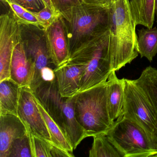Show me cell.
<instances>
[{"label": "cell", "mask_w": 157, "mask_h": 157, "mask_svg": "<svg viewBox=\"0 0 157 157\" xmlns=\"http://www.w3.org/2000/svg\"><path fill=\"white\" fill-rule=\"evenodd\" d=\"M7 3L12 2L18 4L33 12H39L45 7L42 0H2Z\"/></svg>", "instance_id": "4316f807"}, {"label": "cell", "mask_w": 157, "mask_h": 157, "mask_svg": "<svg viewBox=\"0 0 157 157\" xmlns=\"http://www.w3.org/2000/svg\"><path fill=\"white\" fill-rule=\"evenodd\" d=\"M108 10L85 1L73 11L68 21L65 20L70 55L92 37L108 30Z\"/></svg>", "instance_id": "5b68a950"}, {"label": "cell", "mask_w": 157, "mask_h": 157, "mask_svg": "<svg viewBox=\"0 0 157 157\" xmlns=\"http://www.w3.org/2000/svg\"><path fill=\"white\" fill-rule=\"evenodd\" d=\"M134 81L145 95L157 123V69L151 66L147 67L142 71L139 78Z\"/></svg>", "instance_id": "e0dca14e"}, {"label": "cell", "mask_w": 157, "mask_h": 157, "mask_svg": "<svg viewBox=\"0 0 157 157\" xmlns=\"http://www.w3.org/2000/svg\"><path fill=\"white\" fill-rule=\"evenodd\" d=\"M129 4L135 25L152 28L155 18L154 0H129Z\"/></svg>", "instance_id": "ac0fdd59"}, {"label": "cell", "mask_w": 157, "mask_h": 157, "mask_svg": "<svg viewBox=\"0 0 157 157\" xmlns=\"http://www.w3.org/2000/svg\"><path fill=\"white\" fill-rule=\"evenodd\" d=\"M28 131L18 116L0 115V157H10V150L13 141Z\"/></svg>", "instance_id": "4fadbf2b"}, {"label": "cell", "mask_w": 157, "mask_h": 157, "mask_svg": "<svg viewBox=\"0 0 157 157\" xmlns=\"http://www.w3.org/2000/svg\"><path fill=\"white\" fill-rule=\"evenodd\" d=\"M90 157H123L122 154L108 140L105 134L94 136Z\"/></svg>", "instance_id": "44dd1931"}, {"label": "cell", "mask_w": 157, "mask_h": 157, "mask_svg": "<svg viewBox=\"0 0 157 157\" xmlns=\"http://www.w3.org/2000/svg\"><path fill=\"white\" fill-rule=\"evenodd\" d=\"M21 41L33 68L29 89L34 92L43 84V70L46 67H52V65L54 66L48 55L45 30L41 26L21 24Z\"/></svg>", "instance_id": "ba28073f"}, {"label": "cell", "mask_w": 157, "mask_h": 157, "mask_svg": "<svg viewBox=\"0 0 157 157\" xmlns=\"http://www.w3.org/2000/svg\"><path fill=\"white\" fill-rule=\"evenodd\" d=\"M36 103L42 116L45 122L48 129L50 134V139L52 143L56 146L61 148L69 152L73 153L74 150L70 144L66 136L58 125L52 119L41 103L36 99Z\"/></svg>", "instance_id": "ffe728a7"}, {"label": "cell", "mask_w": 157, "mask_h": 157, "mask_svg": "<svg viewBox=\"0 0 157 157\" xmlns=\"http://www.w3.org/2000/svg\"><path fill=\"white\" fill-rule=\"evenodd\" d=\"M84 2L85 0H51L55 13L66 21L70 19L73 11Z\"/></svg>", "instance_id": "cb8c5ba5"}, {"label": "cell", "mask_w": 157, "mask_h": 157, "mask_svg": "<svg viewBox=\"0 0 157 157\" xmlns=\"http://www.w3.org/2000/svg\"><path fill=\"white\" fill-rule=\"evenodd\" d=\"M29 135L33 157H52V151L55 145L51 141L30 132Z\"/></svg>", "instance_id": "7402d4cb"}, {"label": "cell", "mask_w": 157, "mask_h": 157, "mask_svg": "<svg viewBox=\"0 0 157 157\" xmlns=\"http://www.w3.org/2000/svg\"><path fill=\"white\" fill-rule=\"evenodd\" d=\"M22 88L11 78L0 82V115L18 116Z\"/></svg>", "instance_id": "2e32d148"}, {"label": "cell", "mask_w": 157, "mask_h": 157, "mask_svg": "<svg viewBox=\"0 0 157 157\" xmlns=\"http://www.w3.org/2000/svg\"><path fill=\"white\" fill-rule=\"evenodd\" d=\"M21 41V24L10 9L0 17V82L10 78L13 53Z\"/></svg>", "instance_id": "9c48e42d"}, {"label": "cell", "mask_w": 157, "mask_h": 157, "mask_svg": "<svg viewBox=\"0 0 157 157\" xmlns=\"http://www.w3.org/2000/svg\"><path fill=\"white\" fill-rule=\"evenodd\" d=\"M114 0H85L86 2L108 8Z\"/></svg>", "instance_id": "83f0119b"}, {"label": "cell", "mask_w": 157, "mask_h": 157, "mask_svg": "<svg viewBox=\"0 0 157 157\" xmlns=\"http://www.w3.org/2000/svg\"><path fill=\"white\" fill-rule=\"evenodd\" d=\"M48 51L56 67L65 63L69 58V47L66 23L59 16L45 30Z\"/></svg>", "instance_id": "8fae6325"}, {"label": "cell", "mask_w": 157, "mask_h": 157, "mask_svg": "<svg viewBox=\"0 0 157 157\" xmlns=\"http://www.w3.org/2000/svg\"><path fill=\"white\" fill-rule=\"evenodd\" d=\"M42 25V27L45 30L58 16L53 10L47 7H45L39 12H33Z\"/></svg>", "instance_id": "484cf974"}, {"label": "cell", "mask_w": 157, "mask_h": 157, "mask_svg": "<svg viewBox=\"0 0 157 157\" xmlns=\"http://www.w3.org/2000/svg\"><path fill=\"white\" fill-rule=\"evenodd\" d=\"M33 93L61 128L73 149H76L81 141L87 137L85 131L75 116L76 95L70 98L61 96L56 79L44 82Z\"/></svg>", "instance_id": "3957f363"}, {"label": "cell", "mask_w": 157, "mask_h": 157, "mask_svg": "<svg viewBox=\"0 0 157 157\" xmlns=\"http://www.w3.org/2000/svg\"><path fill=\"white\" fill-rule=\"evenodd\" d=\"M116 72L112 71L107 80L108 111L114 121L122 113L124 99V78H118Z\"/></svg>", "instance_id": "9a60e30c"}, {"label": "cell", "mask_w": 157, "mask_h": 157, "mask_svg": "<svg viewBox=\"0 0 157 157\" xmlns=\"http://www.w3.org/2000/svg\"><path fill=\"white\" fill-rule=\"evenodd\" d=\"M124 99L121 115L136 122L147 133L157 155V123L150 105L134 80L124 78Z\"/></svg>", "instance_id": "52a82bcc"}, {"label": "cell", "mask_w": 157, "mask_h": 157, "mask_svg": "<svg viewBox=\"0 0 157 157\" xmlns=\"http://www.w3.org/2000/svg\"><path fill=\"white\" fill-rule=\"evenodd\" d=\"M138 52L140 57L151 62L157 54V28H143L138 31Z\"/></svg>", "instance_id": "d6986e66"}, {"label": "cell", "mask_w": 157, "mask_h": 157, "mask_svg": "<svg viewBox=\"0 0 157 157\" xmlns=\"http://www.w3.org/2000/svg\"><path fill=\"white\" fill-rule=\"evenodd\" d=\"M86 64L68 59L54 69L59 91L61 96L70 98L78 93Z\"/></svg>", "instance_id": "7c38bea8"}, {"label": "cell", "mask_w": 157, "mask_h": 157, "mask_svg": "<svg viewBox=\"0 0 157 157\" xmlns=\"http://www.w3.org/2000/svg\"><path fill=\"white\" fill-rule=\"evenodd\" d=\"M9 157H33L29 131L13 141Z\"/></svg>", "instance_id": "603a6c76"}, {"label": "cell", "mask_w": 157, "mask_h": 157, "mask_svg": "<svg viewBox=\"0 0 157 157\" xmlns=\"http://www.w3.org/2000/svg\"><path fill=\"white\" fill-rule=\"evenodd\" d=\"M154 12L156 17V21L157 23V0H154Z\"/></svg>", "instance_id": "f546056e"}, {"label": "cell", "mask_w": 157, "mask_h": 157, "mask_svg": "<svg viewBox=\"0 0 157 157\" xmlns=\"http://www.w3.org/2000/svg\"><path fill=\"white\" fill-rule=\"evenodd\" d=\"M42 1L44 4L45 7H48V8H50V9L54 11L52 4H51V0H42Z\"/></svg>", "instance_id": "f1b7e54d"}, {"label": "cell", "mask_w": 157, "mask_h": 157, "mask_svg": "<svg viewBox=\"0 0 157 157\" xmlns=\"http://www.w3.org/2000/svg\"><path fill=\"white\" fill-rule=\"evenodd\" d=\"M10 78L21 88L29 89L33 75V68L21 41L15 46L11 62Z\"/></svg>", "instance_id": "5bb4252c"}, {"label": "cell", "mask_w": 157, "mask_h": 157, "mask_svg": "<svg viewBox=\"0 0 157 157\" xmlns=\"http://www.w3.org/2000/svg\"><path fill=\"white\" fill-rule=\"evenodd\" d=\"M18 115L29 132L51 141L49 131L37 106L35 96L28 88H22Z\"/></svg>", "instance_id": "30bf717a"}, {"label": "cell", "mask_w": 157, "mask_h": 157, "mask_svg": "<svg viewBox=\"0 0 157 157\" xmlns=\"http://www.w3.org/2000/svg\"><path fill=\"white\" fill-rule=\"evenodd\" d=\"M74 110L87 137L106 134L115 122L108 111L107 81L77 94Z\"/></svg>", "instance_id": "277c9868"}, {"label": "cell", "mask_w": 157, "mask_h": 157, "mask_svg": "<svg viewBox=\"0 0 157 157\" xmlns=\"http://www.w3.org/2000/svg\"><path fill=\"white\" fill-rule=\"evenodd\" d=\"M105 135L123 157H155L157 154L145 130L122 115Z\"/></svg>", "instance_id": "8992f818"}, {"label": "cell", "mask_w": 157, "mask_h": 157, "mask_svg": "<svg viewBox=\"0 0 157 157\" xmlns=\"http://www.w3.org/2000/svg\"><path fill=\"white\" fill-rule=\"evenodd\" d=\"M10 9L12 11L17 21L21 24L33 25L42 27L41 23L33 13V11L12 2H8Z\"/></svg>", "instance_id": "d4e9b609"}, {"label": "cell", "mask_w": 157, "mask_h": 157, "mask_svg": "<svg viewBox=\"0 0 157 157\" xmlns=\"http://www.w3.org/2000/svg\"><path fill=\"white\" fill-rule=\"evenodd\" d=\"M109 40L108 29L92 37L71 54L70 59L86 64L78 93L107 81L111 72L114 71L110 56Z\"/></svg>", "instance_id": "7a4b0ae2"}, {"label": "cell", "mask_w": 157, "mask_h": 157, "mask_svg": "<svg viewBox=\"0 0 157 157\" xmlns=\"http://www.w3.org/2000/svg\"><path fill=\"white\" fill-rule=\"evenodd\" d=\"M109 51L115 71L138 56L137 35L129 0H114L109 7Z\"/></svg>", "instance_id": "6da1fadb"}]
</instances>
